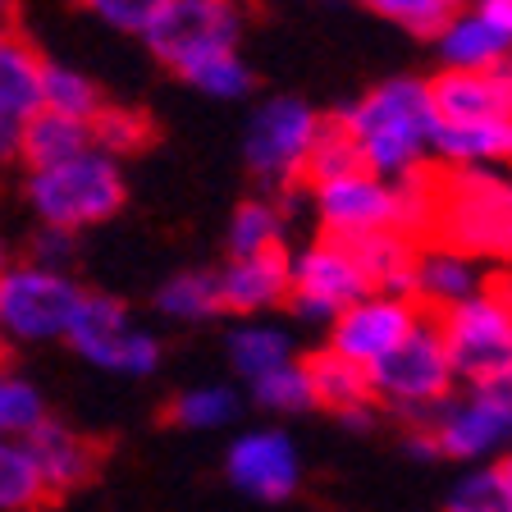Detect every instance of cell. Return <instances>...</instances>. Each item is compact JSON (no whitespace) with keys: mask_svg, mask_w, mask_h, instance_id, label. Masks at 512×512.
<instances>
[{"mask_svg":"<svg viewBox=\"0 0 512 512\" xmlns=\"http://www.w3.org/2000/svg\"><path fill=\"white\" fill-rule=\"evenodd\" d=\"M334 115L357 138L366 170L380 179L403 183L426 165H435L430 133L439 124V110L430 96V78H384Z\"/></svg>","mask_w":512,"mask_h":512,"instance_id":"cell-1","label":"cell"},{"mask_svg":"<svg viewBox=\"0 0 512 512\" xmlns=\"http://www.w3.org/2000/svg\"><path fill=\"white\" fill-rule=\"evenodd\" d=\"M439 243L462 247L494 270L512 266V170L503 165H439Z\"/></svg>","mask_w":512,"mask_h":512,"instance_id":"cell-2","label":"cell"},{"mask_svg":"<svg viewBox=\"0 0 512 512\" xmlns=\"http://www.w3.org/2000/svg\"><path fill=\"white\" fill-rule=\"evenodd\" d=\"M23 202H28L37 224L87 234V229L115 220L124 211V160L101 147H87L74 160H60V165H46V170H23Z\"/></svg>","mask_w":512,"mask_h":512,"instance_id":"cell-3","label":"cell"},{"mask_svg":"<svg viewBox=\"0 0 512 512\" xmlns=\"http://www.w3.org/2000/svg\"><path fill=\"white\" fill-rule=\"evenodd\" d=\"M371 384H375L380 412L398 416L403 426L435 430L439 407L462 389L435 311H426V316L416 320V330L407 334L389 357H380V362L371 366Z\"/></svg>","mask_w":512,"mask_h":512,"instance_id":"cell-4","label":"cell"},{"mask_svg":"<svg viewBox=\"0 0 512 512\" xmlns=\"http://www.w3.org/2000/svg\"><path fill=\"white\" fill-rule=\"evenodd\" d=\"M87 288L74 270H51L37 261H10L0 270V339L10 348L64 343L83 311Z\"/></svg>","mask_w":512,"mask_h":512,"instance_id":"cell-5","label":"cell"},{"mask_svg":"<svg viewBox=\"0 0 512 512\" xmlns=\"http://www.w3.org/2000/svg\"><path fill=\"white\" fill-rule=\"evenodd\" d=\"M320 110H311L302 96H266L247 115L243 128V165L270 197H284L302 188L307 156L320 133Z\"/></svg>","mask_w":512,"mask_h":512,"instance_id":"cell-6","label":"cell"},{"mask_svg":"<svg viewBox=\"0 0 512 512\" xmlns=\"http://www.w3.org/2000/svg\"><path fill=\"white\" fill-rule=\"evenodd\" d=\"M69 348L83 357L87 366L106 375H119V380H147V375L160 371L165 362V343H160L156 330H147L133 307L110 293H87L83 311H78L74 330H69Z\"/></svg>","mask_w":512,"mask_h":512,"instance_id":"cell-7","label":"cell"},{"mask_svg":"<svg viewBox=\"0 0 512 512\" xmlns=\"http://www.w3.org/2000/svg\"><path fill=\"white\" fill-rule=\"evenodd\" d=\"M458 384L512 380V298L490 279L485 293L439 316Z\"/></svg>","mask_w":512,"mask_h":512,"instance_id":"cell-8","label":"cell"},{"mask_svg":"<svg viewBox=\"0 0 512 512\" xmlns=\"http://www.w3.org/2000/svg\"><path fill=\"white\" fill-rule=\"evenodd\" d=\"M247 23H252L247 0H165V10L142 32V42L170 74H179L197 55L243 46Z\"/></svg>","mask_w":512,"mask_h":512,"instance_id":"cell-9","label":"cell"},{"mask_svg":"<svg viewBox=\"0 0 512 512\" xmlns=\"http://www.w3.org/2000/svg\"><path fill=\"white\" fill-rule=\"evenodd\" d=\"M362 298H371V279H366L362 261H357V252L348 243L316 234L307 247L293 252V293H288V307H293L298 320L330 330L334 320Z\"/></svg>","mask_w":512,"mask_h":512,"instance_id":"cell-10","label":"cell"},{"mask_svg":"<svg viewBox=\"0 0 512 512\" xmlns=\"http://www.w3.org/2000/svg\"><path fill=\"white\" fill-rule=\"evenodd\" d=\"M444 462H480L503 458L512 448V380L494 384H462V394H453L439 407L435 421Z\"/></svg>","mask_w":512,"mask_h":512,"instance_id":"cell-11","label":"cell"},{"mask_svg":"<svg viewBox=\"0 0 512 512\" xmlns=\"http://www.w3.org/2000/svg\"><path fill=\"white\" fill-rule=\"evenodd\" d=\"M307 192L325 238L352 243V238L380 234V229H403V192H398V183L380 179L371 170L343 174V179H330Z\"/></svg>","mask_w":512,"mask_h":512,"instance_id":"cell-12","label":"cell"},{"mask_svg":"<svg viewBox=\"0 0 512 512\" xmlns=\"http://www.w3.org/2000/svg\"><path fill=\"white\" fill-rule=\"evenodd\" d=\"M224 480L256 503H284L302 490V453L279 426L238 430L224 448Z\"/></svg>","mask_w":512,"mask_h":512,"instance_id":"cell-13","label":"cell"},{"mask_svg":"<svg viewBox=\"0 0 512 512\" xmlns=\"http://www.w3.org/2000/svg\"><path fill=\"white\" fill-rule=\"evenodd\" d=\"M426 316V307L416 298H389V293H371V298L352 302L339 320L330 325V339L325 348L343 352L348 362L366 366L371 371L380 357L398 348L407 334L416 330V320Z\"/></svg>","mask_w":512,"mask_h":512,"instance_id":"cell-14","label":"cell"},{"mask_svg":"<svg viewBox=\"0 0 512 512\" xmlns=\"http://www.w3.org/2000/svg\"><path fill=\"white\" fill-rule=\"evenodd\" d=\"M23 444H28L32 462L42 471L46 490H51V503L87 490V485L101 476V467H106V444L83 435V430H74L69 421H60V416H46Z\"/></svg>","mask_w":512,"mask_h":512,"instance_id":"cell-15","label":"cell"},{"mask_svg":"<svg viewBox=\"0 0 512 512\" xmlns=\"http://www.w3.org/2000/svg\"><path fill=\"white\" fill-rule=\"evenodd\" d=\"M293 293V252H261V256H234L220 270V298L224 316L238 320H261L270 311L288 307Z\"/></svg>","mask_w":512,"mask_h":512,"instance_id":"cell-16","label":"cell"},{"mask_svg":"<svg viewBox=\"0 0 512 512\" xmlns=\"http://www.w3.org/2000/svg\"><path fill=\"white\" fill-rule=\"evenodd\" d=\"M490 279H494L490 266L476 261L471 252H462V247H448V243H439V238H426V243H421V261H416V302L426 311H435V316H444V311L471 302L476 293H485Z\"/></svg>","mask_w":512,"mask_h":512,"instance_id":"cell-17","label":"cell"},{"mask_svg":"<svg viewBox=\"0 0 512 512\" xmlns=\"http://www.w3.org/2000/svg\"><path fill=\"white\" fill-rule=\"evenodd\" d=\"M439 51V69H458V74H490V69H503L512 55V32L499 28L494 19L467 5L453 19L439 28L435 37Z\"/></svg>","mask_w":512,"mask_h":512,"instance_id":"cell-18","label":"cell"},{"mask_svg":"<svg viewBox=\"0 0 512 512\" xmlns=\"http://www.w3.org/2000/svg\"><path fill=\"white\" fill-rule=\"evenodd\" d=\"M439 119L448 124H471V119H512V78L503 69L490 74H458V69H439L430 78Z\"/></svg>","mask_w":512,"mask_h":512,"instance_id":"cell-19","label":"cell"},{"mask_svg":"<svg viewBox=\"0 0 512 512\" xmlns=\"http://www.w3.org/2000/svg\"><path fill=\"white\" fill-rule=\"evenodd\" d=\"M37 110H46V55L23 32H10L0 42V119L28 124Z\"/></svg>","mask_w":512,"mask_h":512,"instance_id":"cell-20","label":"cell"},{"mask_svg":"<svg viewBox=\"0 0 512 512\" xmlns=\"http://www.w3.org/2000/svg\"><path fill=\"white\" fill-rule=\"evenodd\" d=\"M352 252L362 261L371 293H389V298H416V261H421V238L403 234V229H380V234L352 238Z\"/></svg>","mask_w":512,"mask_h":512,"instance_id":"cell-21","label":"cell"},{"mask_svg":"<svg viewBox=\"0 0 512 512\" xmlns=\"http://www.w3.org/2000/svg\"><path fill=\"white\" fill-rule=\"evenodd\" d=\"M430 151L439 165H503V170H512V119H471V124L439 119L430 133Z\"/></svg>","mask_w":512,"mask_h":512,"instance_id":"cell-22","label":"cell"},{"mask_svg":"<svg viewBox=\"0 0 512 512\" xmlns=\"http://www.w3.org/2000/svg\"><path fill=\"white\" fill-rule=\"evenodd\" d=\"M307 362V380H311V398H316L320 412H330L339 421L343 412H357V407L375 403V384L371 371L357 362H348L343 352L334 348H316L302 357Z\"/></svg>","mask_w":512,"mask_h":512,"instance_id":"cell-23","label":"cell"},{"mask_svg":"<svg viewBox=\"0 0 512 512\" xmlns=\"http://www.w3.org/2000/svg\"><path fill=\"white\" fill-rule=\"evenodd\" d=\"M224 357H229V371L238 375L243 384H252L256 375L275 371V366L298 362V343L284 325L275 320H238L234 330L224 334Z\"/></svg>","mask_w":512,"mask_h":512,"instance_id":"cell-24","label":"cell"},{"mask_svg":"<svg viewBox=\"0 0 512 512\" xmlns=\"http://www.w3.org/2000/svg\"><path fill=\"white\" fill-rule=\"evenodd\" d=\"M151 307L160 320L170 325H206V320L224 316V298H220V270L192 266V270H174L170 279H160V288L151 293Z\"/></svg>","mask_w":512,"mask_h":512,"instance_id":"cell-25","label":"cell"},{"mask_svg":"<svg viewBox=\"0 0 512 512\" xmlns=\"http://www.w3.org/2000/svg\"><path fill=\"white\" fill-rule=\"evenodd\" d=\"M87 147H96L87 119L60 115V110H37V115L23 124L19 165L23 170H46V165H60V160L83 156Z\"/></svg>","mask_w":512,"mask_h":512,"instance_id":"cell-26","label":"cell"},{"mask_svg":"<svg viewBox=\"0 0 512 512\" xmlns=\"http://www.w3.org/2000/svg\"><path fill=\"white\" fill-rule=\"evenodd\" d=\"M279 247H288V202L284 197L256 192V197L238 202L234 215H229V229H224V252H229V261H234V256L279 252Z\"/></svg>","mask_w":512,"mask_h":512,"instance_id":"cell-27","label":"cell"},{"mask_svg":"<svg viewBox=\"0 0 512 512\" xmlns=\"http://www.w3.org/2000/svg\"><path fill=\"white\" fill-rule=\"evenodd\" d=\"M243 412V394L234 384H192L165 403V426L192 430V435H211V430L234 426Z\"/></svg>","mask_w":512,"mask_h":512,"instance_id":"cell-28","label":"cell"},{"mask_svg":"<svg viewBox=\"0 0 512 512\" xmlns=\"http://www.w3.org/2000/svg\"><path fill=\"white\" fill-rule=\"evenodd\" d=\"M51 508L42 471L23 439H0V512H42Z\"/></svg>","mask_w":512,"mask_h":512,"instance_id":"cell-29","label":"cell"},{"mask_svg":"<svg viewBox=\"0 0 512 512\" xmlns=\"http://www.w3.org/2000/svg\"><path fill=\"white\" fill-rule=\"evenodd\" d=\"M179 83H188L192 92L211 96V101H243L252 96V69H247L243 51H211V55H197L179 69Z\"/></svg>","mask_w":512,"mask_h":512,"instance_id":"cell-30","label":"cell"},{"mask_svg":"<svg viewBox=\"0 0 512 512\" xmlns=\"http://www.w3.org/2000/svg\"><path fill=\"white\" fill-rule=\"evenodd\" d=\"M247 403L256 412L266 416H302V412H316V398H311V380H307V362H288L275 366V371L256 375L247 384Z\"/></svg>","mask_w":512,"mask_h":512,"instance_id":"cell-31","label":"cell"},{"mask_svg":"<svg viewBox=\"0 0 512 512\" xmlns=\"http://www.w3.org/2000/svg\"><path fill=\"white\" fill-rule=\"evenodd\" d=\"M366 170L362 151H357V138L343 128L339 115H325L320 119V133H316V147L307 156V174H302V188H320L330 179H343V174H357Z\"/></svg>","mask_w":512,"mask_h":512,"instance_id":"cell-32","label":"cell"},{"mask_svg":"<svg viewBox=\"0 0 512 512\" xmlns=\"http://www.w3.org/2000/svg\"><path fill=\"white\" fill-rule=\"evenodd\" d=\"M46 416H51V407H46L42 389L28 375L5 366L0 371V439H28Z\"/></svg>","mask_w":512,"mask_h":512,"instance_id":"cell-33","label":"cell"},{"mask_svg":"<svg viewBox=\"0 0 512 512\" xmlns=\"http://www.w3.org/2000/svg\"><path fill=\"white\" fill-rule=\"evenodd\" d=\"M46 110H60V115H74L92 124L106 110V92L96 87V78H87L74 64L46 60Z\"/></svg>","mask_w":512,"mask_h":512,"instance_id":"cell-34","label":"cell"},{"mask_svg":"<svg viewBox=\"0 0 512 512\" xmlns=\"http://www.w3.org/2000/svg\"><path fill=\"white\" fill-rule=\"evenodd\" d=\"M357 5H366L371 14L389 19L394 28L412 32V37H426V42H435L439 28H444V23L453 19L458 10H467L471 0H357Z\"/></svg>","mask_w":512,"mask_h":512,"instance_id":"cell-35","label":"cell"},{"mask_svg":"<svg viewBox=\"0 0 512 512\" xmlns=\"http://www.w3.org/2000/svg\"><path fill=\"white\" fill-rule=\"evenodd\" d=\"M444 512H512V485L499 462H480L448 490Z\"/></svg>","mask_w":512,"mask_h":512,"instance_id":"cell-36","label":"cell"},{"mask_svg":"<svg viewBox=\"0 0 512 512\" xmlns=\"http://www.w3.org/2000/svg\"><path fill=\"white\" fill-rule=\"evenodd\" d=\"M92 138H96L101 151H110V156L124 160L128 151H138V147L151 142V119L133 106H110L106 101V110L92 119Z\"/></svg>","mask_w":512,"mask_h":512,"instance_id":"cell-37","label":"cell"},{"mask_svg":"<svg viewBox=\"0 0 512 512\" xmlns=\"http://www.w3.org/2000/svg\"><path fill=\"white\" fill-rule=\"evenodd\" d=\"M78 10H87L92 19H101L115 32L142 37L156 23V14L165 10V0H78Z\"/></svg>","mask_w":512,"mask_h":512,"instance_id":"cell-38","label":"cell"},{"mask_svg":"<svg viewBox=\"0 0 512 512\" xmlns=\"http://www.w3.org/2000/svg\"><path fill=\"white\" fill-rule=\"evenodd\" d=\"M74 256H78V234H69V229L37 224V234L28 238V261H37V266L74 270Z\"/></svg>","mask_w":512,"mask_h":512,"instance_id":"cell-39","label":"cell"},{"mask_svg":"<svg viewBox=\"0 0 512 512\" xmlns=\"http://www.w3.org/2000/svg\"><path fill=\"white\" fill-rule=\"evenodd\" d=\"M403 453L412 462H444V448H439V435L426 426H403Z\"/></svg>","mask_w":512,"mask_h":512,"instance_id":"cell-40","label":"cell"},{"mask_svg":"<svg viewBox=\"0 0 512 512\" xmlns=\"http://www.w3.org/2000/svg\"><path fill=\"white\" fill-rule=\"evenodd\" d=\"M19 138H23V124H5L0 119V165H19Z\"/></svg>","mask_w":512,"mask_h":512,"instance_id":"cell-41","label":"cell"},{"mask_svg":"<svg viewBox=\"0 0 512 512\" xmlns=\"http://www.w3.org/2000/svg\"><path fill=\"white\" fill-rule=\"evenodd\" d=\"M471 5H476V10L485 14V19H494L499 28H508V32H512V0H471Z\"/></svg>","mask_w":512,"mask_h":512,"instance_id":"cell-42","label":"cell"},{"mask_svg":"<svg viewBox=\"0 0 512 512\" xmlns=\"http://www.w3.org/2000/svg\"><path fill=\"white\" fill-rule=\"evenodd\" d=\"M10 32H19V28H14V10H0V42H5Z\"/></svg>","mask_w":512,"mask_h":512,"instance_id":"cell-43","label":"cell"},{"mask_svg":"<svg viewBox=\"0 0 512 512\" xmlns=\"http://www.w3.org/2000/svg\"><path fill=\"white\" fill-rule=\"evenodd\" d=\"M10 261H14V256H10V238H5V229H0V270L10 266Z\"/></svg>","mask_w":512,"mask_h":512,"instance_id":"cell-44","label":"cell"},{"mask_svg":"<svg viewBox=\"0 0 512 512\" xmlns=\"http://www.w3.org/2000/svg\"><path fill=\"white\" fill-rule=\"evenodd\" d=\"M494 279H499V288L512 298V266H508V270H494Z\"/></svg>","mask_w":512,"mask_h":512,"instance_id":"cell-45","label":"cell"},{"mask_svg":"<svg viewBox=\"0 0 512 512\" xmlns=\"http://www.w3.org/2000/svg\"><path fill=\"white\" fill-rule=\"evenodd\" d=\"M499 467H503V476H508V485H512V448H508V453H503V458H499Z\"/></svg>","mask_w":512,"mask_h":512,"instance_id":"cell-46","label":"cell"},{"mask_svg":"<svg viewBox=\"0 0 512 512\" xmlns=\"http://www.w3.org/2000/svg\"><path fill=\"white\" fill-rule=\"evenodd\" d=\"M5 352H10V343L0 339V371H5Z\"/></svg>","mask_w":512,"mask_h":512,"instance_id":"cell-47","label":"cell"},{"mask_svg":"<svg viewBox=\"0 0 512 512\" xmlns=\"http://www.w3.org/2000/svg\"><path fill=\"white\" fill-rule=\"evenodd\" d=\"M503 74H508V78H512V55H508V64H503Z\"/></svg>","mask_w":512,"mask_h":512,"instance_id":"cell-48","label":"cell"},{"mask_svg":"<svg viewBox=\"0 0 512 512\" xmlns=\"http://www.w3.org/2000/svg\"><path fill=\"white\" fill-rule=\"evenodd\" d=\"M320 5H348V0H320Z\"/></svg>","mask_w":512,"mask_h":512,"instance_id":"cell-49","label":"cell"},{"mask_svg":"<svg viewBox=\"0 0 512 512\" xmlns=\"http://www.w3.org/2000/svg\"><path fill=\"white\" fill-rule=\"evenodd\" d=\"M0 10H14V0H0Z\"/></svg>","mask_w":512,"mask_h":512,"instance_id":"cell-50","label":"cell"}]
</instances>
